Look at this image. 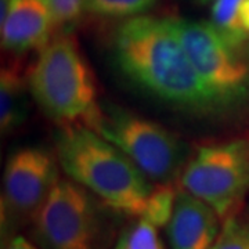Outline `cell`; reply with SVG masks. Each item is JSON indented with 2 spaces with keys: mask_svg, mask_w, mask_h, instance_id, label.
<instances>
[{
  "mask_svg": "<svg viewBox=\"0 0 249 249\" xmlns=\"http://www.w3.org/2000/svg\"><path fill=\"white\" fill-rule=\"evenodd\" d=\"M114 60L127 79L160 101L196 112L217 109L172 18L124 19L114 37Z\"/></svg>",
  "mask_w": 249,
  "mask_h": 249,
  "instance_id": "cell-1",
  "label": "cell"
},
{
  "mask_svg": "<svg viewBox=\"0 0 249 249\" xmlns=\"http://www.w3.org/2000/svg\"><path fill=\"white\" fill-rule=\"evenodd\" d=\"M213 249H249V222L234 214L223 220Z\"/></svg>",
  "mask_w": 249,
  "mask_h": 249,
  "instance_id": "cell-17",
  "label": "cell"
},
{
  "mask_svg": "<svg viewBox=\"0 0 249 249\" xmlns=\"http://www.w3.org/2000/svg\"><path fill=\"white\" fill-rule=\"evenodd\" d=\"M180 42L217 109L249 94V67L211 22L173 19Z\"/></svg>",
  "mask_w": 249,
  "mask_h": 249,
  "instance_id": "cell-7",
  "label": "cell"
},
{
  "mask_svg": "<svg viewBox=\"0 0 249 249\" xmlns=\"http://www.w3.org/2000/svg\"><path fill=\"white\" fill-rule=\"evenodd\" d=\"M178 180L183 190L212 206L222 220L237 214L249 191V139L198 148Z\"/></svg>",
  "mask_w": 249,
  "mask_h": 249,
  "instance_id": "cell-6",
  "label": "cell"
},
{
  "mask_svg": "<svg viewBox=\"0 0 249 249\" xmlns=\"http://www.w3.org/2000/svg\"><path fill=\"white\" fill-rule=\"evenodd\" d=\"M178 191L175 184H155L140 219L148 220L158 229L166 227L175 209Z\"/></svg>",
  "mask_w": 249,
  "mask_h": 249,
  "instance_id": "cell-14",
  "label": "cell"
},
{
  "mask_svg": "<svg viewBox=\"0 0 249 249\" xmlns=\"http://www.w3.org/2000/svg\"><path fill=\"white\" fill-rule=\"evenodd\" d=\"M241 22L245 34L249 36V0H244L241 7Z\"/></svg>",
  "mask_w": 249,
  "mask_h": 249,
  "instance_id": "cell-19",
  "label": "cell"
},
{
  "mask_svg": "<svg viewBox=\"0 0 249 249\" xmlns=\"http://www.w3.org/2000/svg\"><path fill=\"white\" fill-rule=\"evenodd\" d=\"M244 0H213L211 7V24L237 50L245 43L248 35L241 22Z\"/></svg>",
  "mask_w": 249,
  "mask_h": 249,
  "instance_id": "cell-12",
  "label": "cell"
},
{
  "mask_svg": "<svg viewBox=\"0 0 249 249\" xmlns=\"http://www.w3.org/2000/svg\"><path fill=\"white\" fill-rule=\"evenodd\" d=\"M201 1H205V3H206V1H209V0H201Z\"/></svg>",
  "mask_w": 249,
  "mask_h": 249,
  "instance_id": "cell-21",
  "label": "cell"
},
{
  "mask_svg": "<svg viewBox=\"0 0 249 249\" xmlns=\"http://www.w3.org/2000/svg\"><path fill=\"white\" fill-rule=\"evenodd\" d=\"M28 79L17 64H7L0 73V127L1 133L14 132L27 118Z\"/></svg>",
  "mask_w": 249,
  "mask_h": 249,
  "instance_id": "cell-11",
  "label": "cell"
},
{
  "mask_svg": "<svg viewBox=\"0 0 249 249\" xmlns=\"http://www.w3.org/2000/svg\"><path fill=\"white\" fill-rule=\"evenodd\" d=\"M36 104L61 127L83 126L93 130L101 106L94 75L70 32H58L39 52L27 75Z\"/></svg>",
  "mask_w": 249,
  "mask_h": 249,
  "instance_id": "cell-3",
  "label": "cell"
},
{
  "mask_svg": "<svg viewBox=\"0 0 249 249\" xmlns=\"http://www.w3.org/2000/svg\"><path fill=\"white\" fill-rule=\"evenodd\" d=\"M60 166L116 213L140 219L154 183L116 145L83 126L61 127L55 134Z\"/></svg>",
  "mask_w": 249,
  "mask_h": 249,
  "instance_id": "cell-2",
  "label": "cell"
},
{
  "mask_svg": "<svg viewBox=\"0 0 249 249\" xmlns=\"http://www.w3.org/2000/svg\"><path fill=\"white\" fill-rule=\"evenodd\" d=\"M1 249H40L34 241L28 240L24 235L14 234L3 241Z\"/></svg>",
  "mask_w": 249,
  "mask_h": 249,
  "instance_id": "cell-18",
  "label": "cell"
},
{
  "mask_svg": "<svg viewBox=\"0 0 249 249\" xmlns=\"http://www.w3.org/2000/svg\"><path fill=\"white\" fill-rule=\"evenodd\" d=\"M158 0H85L86 11L103 18H129L142 16Z\"/></svg>",
  "mask_w": 249,
  "mask_h": 249,
  "instance_id": "cell-13",
  "label": "cell"
},
{
  "mask_svg": "<svg viewBox=\"0 0 249 249\" xmlns=\"http://www.w3.org/2000/svg\"><path fill=\"white\" fill-rule=\"evenodd\" d=\"M55 152L25 147L9 157L3 175L1 230L6 238L17 234L22 223L32 222L60 178Z\"/></svg>",
  "mask_w": 249,
  "mask_h": 249,
  "instance_id": "cell-8",
  "label": "cell"
},
{
  "mask_svg": "<svg viewBox=\"0 0 249 249\" xmlns=\"http://www.w3.org/2000/svg\"><path fill=\"white\" fill-rule=\"evenodd\" d=\"M93 132L116 145L154 184H175L190 158L178 134L115 106L101 107Z\"/></svg>",
  "mask_w": 249,
  "mask_h": 249,
  "instance_id": "cell-5",
  "label": "cell"
},
{
  "mask_svg": "<svg viewBox=\"0 0 249 249\" xmlns=\"http://www.w3.org/2000/svg\"><path fill=\"white\" fill-rule=\"evenodd\" d=\"M107 209L85 187L60 178L31 222L32 241L40 249H104L111 231Z\"/></svg>",
  "mask_w": 249,
  "mask_h": 249,
  "instance_id": "cell-4",
  "label": "cell"
},
{
  "mask_svg": "<svg viewBox=\"0 0 249 249\" xmlns=\"http://www.w3.org/2000/svg\"><path fill=\"white\" fill-rule=\"evenodd\" d=\"M118 241L124 249H165L158 234V227L144 219H137Z\"/></svg>",
  "mask_w": 249,
  "mask_h": 249,
  "instance_id": "cell-15",
  "label": "cell"
},
{
  "mask_svg": "<svg viewBox=\"0 0 249 249\" xmlns=\"http://www.w3.org/2000/svg\"><path fill=\"white\" fill-rule=\"evenodd\" d=\"M114 249H124V245H122V244H121V242L118 241V242H116V245L114 247Z\"/></svg>",
  "mask_w": 249,
  "mask_h": 249,
  "instance_id": "cell-20",
  "label": "cell"
},
{
  "mask_svg": "<svg viewBox=\"0 0 249 249\" xmlns=\"http://www.w3.org/2000/svg\"><path fill=\"white\" fill-rule=\"evenodd\" d=\"M222 224L212 206L178 188L175 209L166 226L172 249H213Z\"/></svg>",
  "mask_w": 249,
  "mask_h": 249,
  "instance_id": "cell-10",
  "label": "cell"
},
{
  "mask_svg": "<svg viewBox=\"0 0 249 249\" xmlns=\"http://www.w3.org/2000/svg\"><path fill=\"white\" fill-rule=\"evenodd\" d=\"M1 47L18 55L40 52L57 32L42 0H0Z\"/></svg>",
  "mask_w": 249,
  "mask_h": 249,
  "instance_id": "cell-9",
  "label": "cell"
},
{
  "mask_svg": "<svg viewBox=\"0 0 249 249\" xmlns=\"http://www.w3.org/2000/svg\"><path fill=\"white\" fill-rule=\"evenodd\" d=\"M53 17L57 32H70L86 11L85 0H42Z\"/></svg>",
  "mask_w": 249,
  "mask_h": 249,
  "instance_id": "cell-16",
  "label": "cell"
}]
</instances>
